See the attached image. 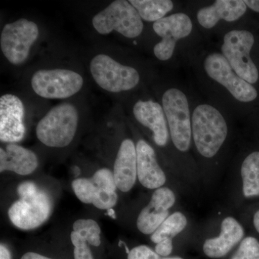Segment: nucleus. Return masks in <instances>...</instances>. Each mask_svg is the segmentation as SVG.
Masks as SVG:
<instances>
[{
    "label": "nucleus",
    "instance_id": "4be33fe9",
    "mask_svg": "<svg viewBox=\"0 0 259 259\" xmlns=\"http://www.w3.org/2000/svg\"><path fill=\"white\" fill-rule=\"evenodd\" d=\"M241 191L245 198L259 196V151L247 155L240 167Z\"/></svg>",
    "mask_w": 259,
    "mask_h": 259
},
{
    "label": "nucleus",
    "instance_id": "aec40b11",
    "mask_svg": "<svg viewBox=\"0 0 259 259\" xmlns=\"http://www.w3.org/2000/svg\"><path fill=\"white\" fill-rule=\"evenodd\" d=\"M187 226L188 219L185 213L181 211L171 212L151 236L155 251L161 256H170L173 251L174 238L185 231Z\"/></svg>",
    "mask_w": 259,
    "mask_h": 259
},
{
    "label": "nucleus",
    "instance_id": "6ab92c4d",
    "mask_svg": "<svg viewBox=\"0 0 259 259\" xmlns=\"http://www.w3.org/2000/svg\"><path fill=\"white\" fill-rule=\"evenodd\" d=\"M36 153L18 144H8L0 148V172H13L19 176H29L39 166Z\"/></svg>",
    "mask_w": 259,
    "mask_h": 259
},
{
    "label": "nucleus",
    "instance_id": "f8f14e48",
    "mask_svg": "<svg viewBox=\"0 0 259 259\" xmlns=\"http://www.w3.org/2000/svg\"><path fill=\"white\" fill-rule=\"evenodd\" d=\"M194 25L190 15L176 13L153 23V30L161 40L153 47V54L158 60H170L175 54L177 42L190 36Z\"/></svg>",
    "mask_w": 259,
    "mask_h": 259
},
{
    "label": "nucleus",
    "instance_id": "c85d7f7f",
    "mask_svg": "<svg viewBox=\"0 0 259 259\" xmlns=\"http://www.w3.org/2000/svg\"><path fill=\"white\" fill-rule=\"evenodd\" d=\"M247 8L259 13V0H243Z\"/></svg>",
    "mask_w": 259,
    "mask_h": 259
},
{
    "label": "nucleus",
    "instance_id": "cd10ccee",
    "mask_svg": "<svg viewBox=\"0 0 259 259\" xmlns=\"http://www.w3.org/2000/svg\"><path fill=\"white\" fill-rule=\"evenodd\" d=\"M20 259H53L35 252H27Z\"/></svg>",
    "mask_w": 259,
    "mask_h": 259
},
{
    "label": "nucleus",
    "instance_id": "39448f33",
    "mask_svg": "<svg viewBox=\"0 0 259 259\" xmlns=\"http://www.w3.org/2000/svg\"><path fill=\"white\" fill-rule=\"evenodd\" d=\"M89 69L99 88L115 95L136 90L142 79L141 73L136 67L122 64L109 54L102 53L92 58Z\"/></svg>",
    "mask_w": 259,
    "mask_h": 259
},
{
    "label": "nucleus",
    "instance_id": "2eb2a0df",
    "mask_svg": "<svg viewBox=\"0 0 259 259\" xmlns=\"http://www.w3.org/2000/svg\"><path fill=\"white\" fill-rule=\"evenodd\" d=\"M136 145L138 182L150 190L164 187L167 182L166 174L158 161L154 147L143 137L138 138Z\"/></svg>",
    "mask_w": 259,
    "mask_h": 259
},
{
    "label": "nucleus",
    "instance_id": "f3484780",
    "mask_svg": "<svg viewBox=\"0 0 259 259\" xmlns=\"http://www.w3.org/2000/svg\"><path fill=\"white\" fill-rule=\"evenodd\" d=\"M244 236L245 230L241 223L233 216H226L221 221L218 236L204 241V253L210 258H223L241 243Z\"/></svg>",
    "mask_w": 259,
    "mask_h": 259
},
{
    "label": "nucleus",
    "instance_id": "bb28decb",
    "mask_svg": "<svg viewBox=\"0 0 259 259\" xmlns=\"http://www.w3.org/2000/svg\"><path fill=\"white\" fill-rule=\"evenodd\" d=\"M127 259H184L180 256L163 257L146 245L135 246L127 251Z\"/></svg>",
    "mask_w": 259,
    "mask_h": 259
},
{
    "label": "nucleus",
    "instance_id": "dca6fc26",
    "mask_svg": "<svg viewBox=\"0 0 259 259\" xmlns=\"http://www.w3.org/2000/svg\"><path fill=\"white\" fill-rule=\"evenodd\" d=\"M114 178L117 190L122 193H128L138 181L137 152L136 141L131 137L121 141L113 163Z\"/></svg>",
    "mask_w": 259,
    "mask_h": 259
},
{
    "label": "nucleus",
    "instance_id": "423d86ee",
    "mask_svg": "<svg viewBox=\"0 0 259 259\" xmlns=\"http://www.w3.org/2000/svg\"><path fill=\"white\" fill-rule=\"evenodd\" d=\"M83 84L82 75L68 68H42L30 78L33 93L46 100H67L79 93Z\"/></svg>",
    "mask_w": 259,
    "mask_h": 259
},
{
    "label": "nucleus",
    "instance_id": "412c9836",
    "mask_svg": "<svg viewBox=\"0 0 259 259\" xmlns=\"http://www.w3.org/2000/svg\"><path fill=\"white\" fill-rule=\"evenodd\" d=\"M95 192L93 205L100 210H108L115 207L118 202V190L113 172L110 168L102 167L93 174Z\"/></svg>",
    "mask_w": 259,
    "mask_h": 259
},
{
    "label": "nucleus",
    "instance_id": "a211bd4d",
    "mask_svg": "<svg viewBox=\"0 0 259 259\" xmlns=\"http://www.w3.org/2000/svg\"><path fill=\"white\" fill-rule=\"evenodd\" d=\"M247 6L243 0H216L197 13V22L207 30L214 28L221 21L233 23L245 14Z\"/></svg>",
    "mask_w": 259,
    "mask_h": 259
},
{
    "label": "nucleus",
    "instance_id": "9d476101",
    "mask_svg": "<svg viewBox=\"0 0 259 259\" xmlns=\"http://www.w3.org/2000/svg\"><path fill=\"white\" fill-rule=\"evenodd\" d=\"M254 42V36L248 30L233 29L225 34L221 49L235 72L251 84L259 78L258 70L250 57Z\"/></svg>",
    "mask_w": 259,
    "mask_h": 259
},
{
    "label": "nucleus",
    "instance_id": "9b49d317",
    "mask_svg": "<svg viewBox=\"0 0 259 259\" xmlns=\"http://www.w3.org/2000/svg\"><path fill=\"white\" fill-rule=\"evenodd\" d=\"M131 117L156 147L164 149L171 143L168 123L161 102L138 99L131 107Z\"/></svg>",
    "mask_w": 259,
    "mask_h": 259
},
{
    "label": "nucleus",
    "instance_id": "7ed1b4c3",
    "mask_svg": "<svg viewBox=\"0 0 259 259\" xmlns=\"http://www.w3.org/2000/svg\"><path fill=\"white\" fill-rule=\"evenodd\" d=\"M168 123L172 146L177 153L188 154L192 148V110L185 90L171 85L160 99Z\"/></svg>",
    "mask_w": 259,
    "mask_h": 259
},
{
    "label": "nucleus",
    "instance_id": "f03ea898",
    "mask_svg": "<svg viewBox=\"0 0 259 259\" xmlns=\"http://www.w3.org/2000/svg\"><path fill=\"white\" fill-rule=\"evenodd\" d=\"M18 196L8 210L13 226L31 231L47 222L53 209V200L47 190L32 181H26L18 186Z\"/></svg>",
    "mask_w": 259,
    "mask_h": 259
},
{
    "label": "nucleus",
    "instance_id": "c756f323",
    "mask_svg": "<svg viewBox=\"0 0 259 259\" xmlns=\"http://www.w3.org/2000/svg\"><path fill=\"white\" fill-rule=\"evenodd\" d=\"M0 259H11L9 249L3 243L0 245Z\"/></svg>",
    "mask_w": 259,
    "mask_h": 259
},
{
    "label": "nucleus",
    "instance_id": "6e6552de",
    "mask_svg": "<svg viewBox=\"0 0 259 259\" xmlns=\"http://www.w3.org/2000/svg\"><path fill=\"white\" fill-rule=\"evenodd\" d=\"M39 37L38 25L30 19L20 18L5 24L0 35L2 53L10 64L21 66L28 60Z\"/></svg>",
    "mask_w": 259,
    "mask_h": 259
},
{
    "label": "nucleus",
    "instance_id": "a878e982",
    "mask_svg": "<svg viewBox=\"0 0 259 259\" xmlns=\"http://www.w3.org/2000/svg\"><path fill=\"white\" fill-rule=\"evenodd\" d=\"M231 259H259V241L254 237H245Z\"/></svg>",
    "mask_w": 259,
    "mask_h": 259
},
{
    "label": "nucleus",
    "instance_id": "7c9ffc66",
    "mask_svg": "<svg viewBox=\"0 0 259 259\" xmlns=\"http://www.w3.org/2000/svg\"><path fill=\"white\" fill-rule=\"evenodd\" d=\"M253 226L255 227V229L258 232L259 234V209L255 213L253 216Z\"/></svg>",
    "mask_w": 259,
    "mask_h": 259
},
{
    "label": "nucleus",
    "instance_id": "1a4fd4ad",
    "mask_svg": "<svg viewBox=\"0 0 259 259\" xmlns=\"http://www.w3.org/2000/svg\"><path fill=\"white\" fill-rule=\"evenodd\" d=\"M202 64L207 77L226 90L236 101L248 103L258 97L253 84L240 77L220 51L207 54Z\"/></svg>",
    "mask_w": 259,
    "mask_h": 259
},
{
    "label": "nucleus",
    "instance_id": "4468645a",
    "mask_svg": "<svg viewBox=\"0 0 259 259\" xmlns=\"http://www.w3.org/2000/svg\"><path fill=\"white\" fill-rule=\"evenodd\" d=\"M25 107L23 100L13 94L0 97V141L4 144H18L25 138Z\"/></svg>",
    "mask_w": 259,
    "mask_h": 259
},
{
    "label": "nucleus",
    "instance_id": "393cba45",
    "mask_svg": "<svg viewBox=\"0 0 259 259\" xmlns=\"http://www.w3.org/2000/svg\"><path fill=\"white\" fill-rule=\"evenodd\" d=\"M70 238L74 245V259H95L90 247L93 245L88 238L73 230L70 234Z\"/></svg>",
    "mask_w": 259,
    "mask_h": 259
},
{
    "label": "nucleus",
    "instance_id": "f257e3e1",
    "mask_svg": "<svg viewBox=\"0 0 259 259\" xmlns=\"http://www.w3.org/2000/svg\"><path fill=\"white\" fill-rule=\"evenodd\" d=\"M192 148L203 162L215 161L228 143L230 123L217 105L200 102L192 110Z\"/></svg>",
    "mask_w": 259,
    "mask_h": 259
},
{
    "label": "nucleus",
    "instance_id": "0eeeda50",
    "mask_svg": "<svg viewBox=\"0 0 259 259\" xmlns=\"http://www.w3.org/2000/svg\"><path fill=\"white\" fill-rule=\"evenodd\" d=\"M92 24L100 35H109L115 31L129 39L139 37L144 29V20L127 0L112 2L93 17Z\"/></svg>",
    "mask_w": 259,
    "mask_h": 259
},
{
    "label": "nucleus",
    "instance_id": "5701e85b",
    "mask_svg": "<svg viewBox=\"0 0 259 259\" xmlns=\"http://www.w3.org/2000/svg\"><path fill=\"white\" fill-rule=\"evenodd\" d=\"M144 21L154 23L171 13L175 3L171 0H130Z\"/></svg>",
    "mask_w": 259,
    "mask_h": 259
},
{
    "label": "nucleus",
    "instance_id": "ddd939ff",
    "mask_svg": "<svg viewBox=\"0 0 259 259\" xmlns=\"http://www.w3.org/2000/svg\"><path fill=\"white\" fill-rule=\"evenodd\" d=\"M176 202V194L169 187L164 186L153 190L149 202L138 215V231L145 236H151L171 214Z\"/></svg>",
    "mask_w": 259,
    "mask_h": 259
},
{
    "label": "nucleus",
    "instance_id": "b1692460",
    "mask_svg": "<svg viewBox=\"0 0 259 259\" xmlns=\"http://www.w3.org/2000/svg\"><path fill=\"white\" fill-rule=\"evenodd\" d=\"M71 188L76 198L85 204H92L95 185L92 177H78L71 182Z\"/></svg>",
    "mask_w": 259,
    "mask_h": 259
},
{
    "label": "nucleus",
    "instance_id": "20e7f679",
    "mask_svg": "<svg viewBox=\"0 0 259 259\" xmlns=\"http://www.w3.org/2000/svg\"><path fill=\"white\" fill-rule=\"evenodd\" d=\"M80 112L75 104L63 102L51 107L35 127L37 139L47 147L64 148L72 144L79 130Z\"/></svg>",
    "mask_w": 259,
    "mask_h": 259
}]
</instances>
